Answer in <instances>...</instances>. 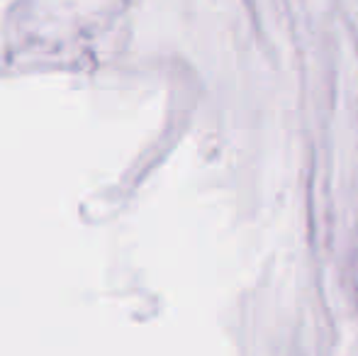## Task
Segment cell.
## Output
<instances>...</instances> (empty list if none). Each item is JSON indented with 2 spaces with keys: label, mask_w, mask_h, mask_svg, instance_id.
I'll use <instances>...</instances> for the list:
<instances>
[]
</instances>
